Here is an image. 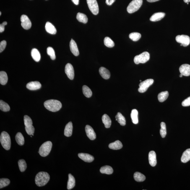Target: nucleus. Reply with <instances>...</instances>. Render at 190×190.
I'll use <instances>...</instances> for the list:
<instances>
[{
  "label": "nucleus",
  "mask_w": 190,
  "mask_h": 190,
  "mask_svg": "<svg viewBox=\"0 0 190 190\" xmlns=\"http://www.w3.org/2000/svg\"><path fill=\"white\" fill-rule=\"evenodd\" d=\"M50 180V175L47 173L41 171L36 175L35 178V182L37 186L42 187L45 186Z\"/></svg>",
  "instance_id": "nucleus-1"
},
{
  "label": "nucleus",
  "mask_w": 190,
  "mask_h": 190,
  "mask_svg": "<svg viewBox=\"0 0 190 190\" xmlns=\"http://www.w3.org/2000/svg\"><path fill=\"white\" fill-rule=\"evenodd\" d=\"M44 105L47 109L53 112L59 111L62 106L61 102L56 100H47L45 102Z\"/></svg>",
  "instance_id": "nucleus-2"
},
{
  "label": "nucleus",
  "mask_w": 190,
  "mask_h": 190,
  "mask_svg": "<svg viewBox=\"0 0 190 190\" xmlns=\"http://www.w3.org/2000/svg\"><path fill=\"white\" fill-rule=\"evenodd\" d=\"M0 142L2 147L6 150L10 149L11 146V141L10 136L7 132L3 131L1 133L0 136Z\"/></svg>",
  "instance_id": "nucleus-3"
},
{
  "label": "nucleus",
  "mask_w": 190,
  "mask_h": 190,
  "mask_svg": "<svg viewBox=\"0 0 190 190\" xmlns=\"http://www.w3.org/2000/svg\"><path fill=\"white\" fill-rule=\"evenodd\" d=\"M52 147V143L50 141H47L43 143L40 146L38 153L42 157H45L47 156L51 152Z\"/></svg>",
  "instance_id": "nucleus-4"
},
{
  "label": "nucleus",
  "mask_w": 190,
  "mask_h": 190,
  "mask_svg": "<svg viewBox=\"0 0 190 190\" xmlns=\"http://www.w3.org/2000/svg\"><path fill=\"white\" fill-rule=\"evenodd\" d=\"M142 3V0H133L128 6L127 10L130 14L133 13L139 10Z\"/></svg>",
  "instance_id": "nucleus-5"
},
{
  "label": "nucleus",
  "mask_w": 190,
  "mask_h": 190,
  "mask_svg": "<svg viewBox=\"0 0 190 190\" xmlns=\"http://www.w3.org/2000/svg\"><path fill=\"white\" fill-rule=\"evenodd\" d=\"M150 59V54L147 52H144L140 55L135 56L134 62L136 64L144 63L147 62Z\"/></svg>",
  "instance_id": "nucleus-6"
},
{
  "label": "nucleus",
  "mask_w": 190,
  "mask_h": 190,
  "mask_svg": "<svg viewBox=\"0 0 190 190\" xmlns=\"http://www.w3.org/2000/svg\"><path fill=\"white\" fill-rule=\"evenodd\" d=\"M154 82V80L150 79L146 80L141 82L139 84V87L138 91L141 93L145 92L148 88L153 84Z\"/></svg>",
  "instance_id": "nucleus-7"
},
{
  "label": "nucleus",
  "mask_w": 190,
  "mask_h": 190,
  "mask_svg": "<svg viewBox=\"0 0 190 190\" xmlns=\"http://www.w3.org/2000/svg\"><path fill=\"white\" fill-rule=\"evenodd\" d=\"M89 9L94 15H97L99 12V6L97 0H87Z\"/></svg>",
  "instance_id": "nucleus-8"
},
{
  "label": "nucleus",
  "mask_w": 190,
  "mask_h": 190,
  "mask_svg": "<svg viewBox=\"0 0 190 190\" xmlns=\"http://www.w3.org/2000/svg\"><path fill=\"white\" fill-rule=\"evenodd\" d=\"M176 40L177 42L181 44V46L185 47L187 46L190 43V37L186 35H178L176 37Z\"/></svg>",
  "instance_id": "nucleus-9"
},
{
  "label": "nucleus",
  "mask_w": 190,
  "mask_h": 190,
  "mask_svg": "<svg viewBox=\"0 0 190 190\" xmlns=\"http://www.w3.org/2000/svg\"><path fill=\"white\" fill-rule=\"evenodd\" d=\"M21 25L25 30H28L32 27V23L27 16L25 15H22L21 17Z\"/></svg>",
  "instance_id": "nucleus-10"
},
{
  "label": "nucleus",
  "mask_w": 190,
  "mask_h": 190,
  "mask_svg": "<svg viewBox=\"0 0 190 190\" xmlns=\"http://www.w3.org/2000/svg\"><path fill=\"white\" fill-rule=\"evenodd\" d=\"M65 72L69 78L72 80L74 77V71L73 66L70 63H68L65 68Z\"/></svg>",
  "instance_id": "nucleus-11"
},
{
  "label": "nucleus",
  "mask_w": 190,
  "mask_h": 190,
  "mask_svg": "<svg viewBox=\"0 0 190 190\" xmlns=\"http://www.w3.org/2000/svg\"><path fill=\"white\" fill-rule=\"evenodd\" d=\"M85 131L87 137L91 140H94L95 139L96 135L92 127L89 125H87L85 127Z\"/></svg>",
  "instance_id": "nucleus-12"
},
{
  "label": "nucleus",
  "mask_w": 190,
  "mask_h": 190,
  "mask_svg": "<svg viewBox=\"0 0 190 190\" xmlns=\"http://www.w3.org/2000/svg\"><path fill=\"white\" fill-rule=\"evenodd\" d=\"M179 71L183 76L188 77L190 75V65L187 64L182 65L179 68Z\"/></svg>",
  "instance_id": "nucleus-13"
},
{
  "label": "nucleus",
  "mask_w": 190,
  "mask_h": 190,
  "mask_svg": "<svg viewBox=\"0 0 190 190\" xmlns=\"http://www.w3.org/2000/svg\"><path fill=\"white\" fill-rule=\"evenodd\" d=\"M27 88L30 90H36L39 89L41 87V84L39 82L35 81L28 83L26 85Z\"/></svg>",
  "instance_id": "nucleus-14"
},
{
  "label": "nucleus",
  "mask_w": 190,
  "mask_h": 190,
  "mask_svg": "<svg viewBox=\"0 0 190 190\" xmlns=\"http://www.w3.org/2000/svg\"><path fill=\"white\" fill-rule=\"evenodd\" d=\"M70 48L73 54L75 56H78L79 52L77 43L74 40L71 39L70 42Z\"/></svg>",
  "instance_id": "nucleus-15"
},
{
  "label": "nucleus",
  "mask_w": 190,
  "mask_h": 190,
  "mask_svg": "<svg viewBox=\"0 0 190 190\" xmlns=\"http://www.w3.org/2000/svg\"><path fill=\"white\" fill-rule=\"evenodd\" d=\"M149 164L152 167H155L157 164L156 155L155 152L153 151H151L149 154Z\"/></svg>",
  "instance_id": "nucleus-16"
},
{
  "label": "nucleus",
  "mask_w": 190,
  "mask_h": 190,
  "mask_svg": "<svg viewBox=\"0 0 190 190\" xmlns=\"http://www.w3.org/2000/svg\"><path fill=\"white\" fill-rule=\"evenodd\" d=\"M78 155L80 158L86 162H91L95 159L93 156L88 154L79 153Z\"/></svg>",
  "instance_id": "nucleus-17"
},
{
  "label": "nucleus",
  "mask_w": 190,
  "mask_h": 190,
  "mask_svg": "<svg viewBox=\"0 0 190 190\" xmlns=\"http://www.w3.org/2000/svg\"><path fill=\"white\" fill-rule=\"evenodd\" d=\"M165 15V13L159 12L156 13L150 18V20L152 22H156L163 19Z\"/></svg>",
  "instance_id": "nucleus-18"
},
{
  "label": "nucleus",
  "mask_w": 190,
  "mask_h": 190,
  "mask_svg": "<svg viewBox=\"0 0 190 190\" xmlns=\"http://www.w3.org/2000/svg\"><path fill=\"white\" fill-rule=\"evenodd\" d=\"M45 30L48 33L51 34L55 35L56 33V27L49 22H47L45 25Z\"/></svg>",
  "instance_id": "nucleus-19"
},
{
  "label": "nucleus",
  "mask_w": 190,
  "mask_h": 190,
  "mask_svg": "<svg viewBox=\"0 0 190 190\" xmlns=\"http://www.w3.org/2000/svg\"><path fill=\"white\" fill-rule=\"evenodd\" d=\"M73 124L71 121L66 125L64 130V134L66 137H70L72 134Z\"/></svg>",
  "instance_id": "nucleus-20"
},
{
  "label": "nucleus",
  "mask_w": 190,
  "mask_h": 190,
  "mask_svg": "<svg viewBox=\"0 0 190 190\" xmlns=\"http://www.w3.org/2000/svg\"><path fill=\"white\" fill-rule=\"evenodd\" d=\"M99 72L102 77L105 79H108L110 77V71L108 69L104 67H100L99 69Z\"/></svg>",
  "instance_id": "nucleus-21"
},
{
  "label": "nucleus",
  "mask_w": 190,
  "mask_h": 190,
  "mask_svg": "<svg viewBox=\"0 0 190 190\" xmlns=\"http://www.w3.org/2000/svg\"><path fill=\"white\" fill-rule=\"evenodd\" d=\"M108 147L110 149L112 150H117L122 148L123 147V145L121 142L118 140L110 143Z\"/></svg>",
  "instance_id": "nucleus-22"
},
{
  "label": "nucleus",
  "mask_w": 190,
  "mask_h": 190,
  "mask_svg": "<svg viewBox=\"0 0 190 190\" xmlns=\"http://www.w3.org/2000/svg\"><path fill=\"white\" fill-rule=\"evenodd\" d=\"M190 160V149H187L182 154L181 158V161L186 163Z\"/></svg>",
  "instance_id": "nucleus-23"
},
{
  "label": "nucleus",
  "mask_w": 190,
  "mask_h": 190,
  "mask_svg": "<svg viewBox=\"0 0 190 190\" xmlns=\"http://www.w3.org/2000/svg\"><path fill=\"white\" fill-rule=\"evenodd\" d=\"M75 179L72 175L69 174V180L67 183V188L68 190L73 189L75 186Z\"/></svg>",
  "instance_id": "nucleus-24"
},
{
  "label": "nucleus",
  "mask_w": 190,
  "mask_h": 190,
  "mask_svg": "<svg viewBox=\"0 0 190 190\" xmlns=\"http://www.w3.org/2000/svg\"><path fill=\"white\" fill-rule=\"evenodd\" d=\"M102 120L106 128H109L110 127L111 125V121L110 117L108 115L106 114L103 115L102 117Z\"/></svg>",
  "instance_id": "nucleus-25"
},
{
  "label": "nucleus",
  "mask_w": 190,
  "mask_h": 190,
  "mask_svg": "<svg viewBox=\"0 0 190 190\" xmlns=\"http://www.w3.org/2000/svg\"><path fill=\"white\" fill-rule=\"evenodd\" d=\"M31 56L35 61L38 62L40 59V55L38 50L34 48L32 50Z\"/></svg>",
  "instance_id": "nucleus-26"
},
{
  "label": "nucleus",
  "mask_w": 190,
  "mask_h": 190,
  "mask_svg": "<svg viewBox=\"0 0 190 190\" xmlns=\"http://www.w3.org/2000/svg\"><path fill=\"white\" fill-rule=\"evenodd\" d=\"M113 171L112 168L108 165H105V166L102 167L100 169V172L102 174L110 175L112 174Z\"/></svg>",
  "instance_id": "nucleus-27"
},
{
  "label": "nucleus",
  "mask_w": 190,
  "mask_h": 190,
  "mask_svg": "<svg viewBox=\"0 0 190 190\" xmlns=\"http://www.w3.org/2000/svg\"><path fill=\"white\" fill-rule=\"evenodd\" d=\"M8 81L7 74L4 71L0 72V83L2 85H5Z\"/></svg>",
  "instance_id": "nucleus-28"
},
{
  "label": "nucleus",
  "mask_w": 190,
  "mask_h": 190,
  "mask_svg": "<svg viewBox=\"0 0 190 190\" xmlns=\"http://www.w3.org/2000/svg\"><path fill=\"white\" fill-rule=\"evenodd\" d=\"M134 178L135 180L138 182H141L145 180L146 177L142 174L139 172H136L134 174Z\"/></svg>",
  "instance_id": "nucleus-29"
},
{
  "label": "nucleus",
  "mask_w": 190,
  "mask_h": 190,
  "mask_svg": "<svg viewBox=\"0 0 190 190\" xmlns=\"http://www.w3.org/2000/svg\"><path fill=\"white\" fill-rule=\"evenodd\" d=\"M116 121H117L121 126H125L126 124V120L124 117L121 113L118 112L116 116Z\"/></svg>",
  "instance_id": "nucleus-30"
},
{
  "label": "nucleus",
  "mask_w": 190,
  "mask_h": 190,
  "mask_svg": "<svg viewBox=\"0 0 190 190\" xmlns=\"http://www.w3.org/2000/svg\"><path fill=\"white\" fill-rule=\"evenodd\" d=\"M77 19L79 22L84 24L88 22V18L86 15L82 13L79 12L77 14Z\"/></svg>",
  "instance_id": "nucleus-31"
},
{
  "label": "nucleus",
  "mask_w": 190,
  "mask_h": 190,
  "mask_svg": "<svg viewBox=\"0 0 190 190\" xmlns=\"http://www.w3.org/2000/svg\"><path fill=\"white\" fill-rule=\"evenodd\" d=\"M138 112L136 109H133L131 111V117L132 122L134 124H137L139 123L138 120Z\"/></svg>",
  "instance_id": "nucleus-32"
},
{
  "label": "nucleus",
  "mask_w": 190,
  "mask_h": 190,
  "mask_svg": "<svg viewBox=\"0 0 190 190\" xmlns=\"http://www.w3.org/2000/svg\"><path fill=\"white\" fill-rule=\"evenodd\" d=\"M16 142L19 145L22 146L24 143V139L23 135L21 132H18L15 136Z\"/></svg>",
  "instance_id": "nucleus-33"
},
{
  "label": "nucleus",
  "mask_w": 190,
  "mask_h": 190,
  "mask_svg": "<svg viewBox=\"0 0 190 190\" xmlns=\"http://www.w3.org/2000/svg\"><path fill=\"white\" fill-rule=\"evenodd\" d=\"M168 92L167 91L160 93L158 95V99L159 101L160 102H165L168 98Z\"/></svg>",
  "instance_id": "nucleus-34"
},
{
  "label": "nucleus",
  "mask_w": 190,
  "mask_h": 190,
  "mask_svg": "<svg viewBox=\"0 0 190 190\" xmlns=\"http://www.w3.org/2000/svg\"><path fill=\"white\" fill-rule=\"evenodd\" d=\"M82 92L84 95L87 98H89L92 96V91L87 86L84 85L83 86Z\"/></svg>",
  "instance_id": "nucleus-35"
},
{
  "label": "nucleus",
  "mask_w": 190,
  "mask_h": 190,
  "mask_svg": "<svg viewBox=\"0 0 190 190\" xmlns=\"http://www.w3.org/2000/svg\"><path fill=\"white\" fill-rule=\"evenodd\" d=\"M10 107L7 103L2 100L0 101V109L3 111L8 112L10 110Z\"/></svg>",
  "instance_id": "nucleus-36"
},
{
  "label": "nucleus",
  "mask_w": 190,
  "mask_h": 190,
  "mask_svg": "<svg viewBox=\"0 0 190 190\" xmlns=\"http://www.w3.org/2000/svg\"><path fill=\"white\" fill-rule=\"evenodd\" d=\"M104 43L106 46L108 48H112L115 46L114 42L108 37H105L104 39Z\"/></svg>",
  "instance_id": "nucleus-37"
},
{
  "label": "nucleus",
  "mask_w": 190,
  "mask_h": 190,
  "mask_svg": "<svg viewBox=\"0 0 190 190\" xmlns=\"http://www.w3.org/2000/svg\"><path fill=\"white\" fill-rule=\"evenodd\" d=\"M141 35L139 32H132L130 34L129 37L131 40L134 41H137L140 39L141 38Z\"/></svg>",
  "instance_id": "nucleus-38"
},
{
  "label": "nucleus",
  "mask_w": 190,
  "mask_h": 190,
  "mask_svg": "<svg viewBox=\"0 0 190 190\" xmlns=\"http://www.w3.org/2000/svg\"><path fill=\"white\" fill-rule=\"evenodd\" d=\"M18 165L19 169L21 172H22L25 171L27 168V165L25 160H19Z\"/></svg>",
  "instance_id": "nucleus-39"
},
{
  "label": "nucleus",
  "mask_w": 190,
  "mask_h": 190,
  "mask_svg": "<svg viewBox=\"0 0 190 190\" xmlns=\"http://www.w3.org/2000/svg\"><path fill=\"white\" fill-rule=\"evenodd\" d=\"M161 128L160 130V134L162 137L164 138L165 137L167 134L166 125H165V123L163 122H161Z\"/></svg>",
  "instance_id": "nucleus-40"
},
{
  "label": "nucleus",
  "mask_w": 190,
  "mask_h": 190,
  "mask_svg": "<svg viewBox=\"0 0 190 190\" xmlns=\"http://www.w3.org/2000/svg\"><path fill=\"white\" fill-rule=\"evenodd\" d=\"M10 181L8 178H2L0 179V188L5 187L10 183Z\"/></svg>",
  "instance_id": "nucleus-41"
},
{
  "label": "nucleus",
  "mask_w": 190,
  "mask_h": 190,
  "mask_svg": "<svg viewBox=\"0 0 190 190\" xmlns=\"http://www.w3.org/2000/svg\"><path fill=\"white\" fill-rule=\"evenodd\" d=\"M47 53L50 56L52 60L56 59V54H55V52L53 48L51 47H49L47 49Z\"/></svg>",
  "instance_id": "nucleus-42"
},
{
  "label": "nucleus",
  "mask_w": 190,
  "mask_h": 190,
  "mask_svg": "<svg viewBox=\"0 0 190 190\" xmlns=\"http://www.w3.org/2000/svg\"><path fill=\"white\" fill-rule=\"evenodd\" d=\"M24 125L25 126H32V121L31 118L27 115L24 116Z\"/></svg>",
  "instance_id": "nucleus-43"
},
{
  "label": "nucleus",
  "mask_w": 190,
  "mask_h": 190,
  "mask_svg": "<svg viewBox=\"0 0 190 190\" xmlns=\"http://www.w3.org/2000/svg\"><path fill=\"white\" fill-rule=\"evenodd\" d=\"M25 130L27 134L29 135H32L34 133L35 128L32 126V125L31 126H25Z\"/></svg>",
  "instance_id": "nucleus-44"
},
{
  "label": "nucleus",
  "mask_w": 190,
  "mask_h": 190,
  "mask_svg": "<svg viewBox=\"0 0 190 190\" xmlns=\"http://www.w3.org/2000/svg\"><path fill=\"white\" fill-rule=\"evenodd\" d=\"M6 42L5 40H3L0 43V52L1 53L6 48Z\"/></svg>",
  "instance_id": "nucleus-45"
},
{
  "label": "nucleus",
  "mask_w": 190,
  "mask_h": 190,
  "mask_svg": "<svg viewBox=\"0 0 190 190\" xmlns=\"http://www.w3.org/2000/svg\"><path fill=\"white\" fill-rule=\"evenodd\" d=\"M182 105L183 106H190V97H188L186 99L183 100L182 103Z\"/></svg>",
  "instance_id": "nucleus-46"
},
{
  "label": "nucleus",
  "mask_w": 190,
  "mask_h": 190,
  "mask_svg": "<svg viewBox=\"0 0 190 190\" xmlns=\"http://www.w3.org/2000/svg\"><path fill=\"white\" fill-rule=\"evenodd\" d=\"M7 22H4L3 23L1 24L0 25V32H3L5 30V26L7 25Z\"/></svg>",
  "instance_id": "nucleus-47"
},
{
  "label": "nucleus",
  "mask_w": 190,
  "mask_h": 190,
  "mask_svg": "<svg viewBox=\"0 0 190 190\" xmlns=\"http://www.w3.org/2000/svg\"><path fill=\"white\" fill-rule=\"evenodd\" d=\"M116 0H106V3L108 5H111Z\"/></svg>",
  "instance_id": "nucleus-48"
},
{
  "label": "nucleus",
  "mask_w": 190,
  "mask_h": 190,
  "mask_svg": "<svg viewBox=\"0 0 190 190\" xmlns=\"http://www.w3.org/2000/svg\"><path fill=\"white\" fill-rule=\"evenodd\" d=\"M71 1L76 5H78L79 4V0H71Z\"/></svg>",
  "instance_id": "nucleus-49"
},
{
  "label": "nucleus",
  "mask_w": 190,
  "mask_h": 190,
  "mask_svg": "<svg viewBox=\"0 0 190 190\" xmlns=\"http://www.w3.org/2000/svg\"><path fill=\"white\" fill-rule=\"evenodd\" d=\"M147 1L149 2L152 3L156 2V1H160V0H147Z\"/></svg>",
  "instance_id": "nucleus-50"
},
{
  "label": "nucleus",
  "mask_w": 190,
  "mask_h": 190,
  "mask_svg": "<svg viewBox=\"0 0 190 190\" xmlns=\"http://www.w3.org/2000/svg\"><path fill=\"white\" fill-rule=\"evenodd\" d=\"M185 3H187L190 2V0H183Z\"/></svg>",
  "instance_id": "nucleus-51"
},
{
  "label": "nucleus",
  "mask_w": 190,
  "mask_h": 190,
  "mask_svg": "<svg viewBox=\"0 0 190 190\" xmlns=\"http://www.w3.org/2000/svg\"><path fill=\"white\" fill-rule=\"evenodd\" d=\"M183 75L181 74H180V77H183Z\"/></svg>",
  "instance_id": "nucleus-52"
},
{
  "label": "nucleus",
  "mask_w": 190,
  "mask_h": 190,
  "mask_svg": "<svg viewBox=\"0 0 190 190\" xmlns=\"http://www.w3.org/2000/svg\"><path fill=\"white\" fill-rule=\"evenodd\" d=\"M1 12H0V15H1Z\"/></svg>",
  "instance_id": "nucleus-53"
},
{
  "label": "nucleus",
  "mask_w": 190,
  "mask_h": 190,
  "mask_svg": "<svg viewBox=\"0 0 190 190\" xmlns=\"http://www.w3.org/2000/svg\"><path fill=\"white\" fill-rule=\"evenodd\" d=\"M141 81H142V80H140V82H141Z\"/></svg>",
  "instance_id": "nucleus-54"
},
{
  "label": "nucleus",
  "mask_w": 190,
  "mask_h": 190,
  "mask_svg": "<svg viewBox=\"0 0 190 190\" xmlns=\"http://www.w3.org/2000/svg\"><path fill=\"white\" fill-rule=\"evenodd\" d=\"M31 137H32V136H31Z\"/></svg>",
  "instance_id": "nucleus-55"
}]
</instances>
